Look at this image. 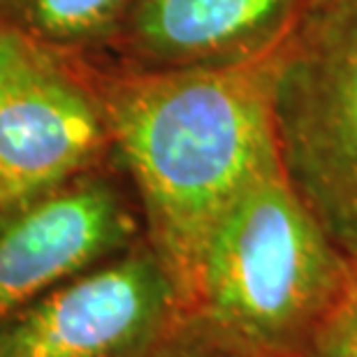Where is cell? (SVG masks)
Wrapping results in <instances>:
<instances>
[{"instance_id":"obj_1","label":"cell","mask_w":357,"mask_h":357,"mask_svg":"<svg viewBox=\"0 0 357 357\" xmlns=\"http://www.w3.org/2000/svg\"><path fill=\"white\" fill-rule=\"evenodd\" d=\"M281 45L225 66L112 77L98 96L107 135L142 195L151 248L183 311L220 218L260 176L283 167L274 128Z\"/></svg>"},{"instance_id":"obj_2","label":"cell","mask_w":357,"mask_h":357,"mask_svg":"<svg viewBox=\"0 0 357 357\" xmlns=\"http://www.w3.org/2000/svg\"><path fill=\"white\" fill-rule=\"evenodd\" d=\"M353 283L355 265L278 167L220 218L188 311L262 351L309 357Z\"/></svg>"},{"instance_id":"obj_3","label":"cell","mask_w":357,"mask_h":357,"mask_svg":"<svg viewBox=\"0 0 357 357\" xmlns=\"http://www.w3.org/2000/svg\"><path fill=\"white\" fill-rule=\"evenodd\" d=\"M274 128L292 188L357 265V0H313L285 38Z\"/></svg>"},{"instance_id":"obj_4","label":"cell","mask_w":357,"mask_h":357,"mask_svg":"<svg viewBox=\"0 0 357 357\" xmlns=\"http://www.w3.org/2000/svg\"><path fill=\"white\" fill-rule=\"evenodd\" d=\"M181 299L151 246L59 283L0 325V357H153Z\"/></svg>"},{"instance_id":"obj_5","label":"cell","mask_w":357,"mask_h":357,"mask_svg":"<svg viewBox=\"0 0 357 357\" xmlns=\"http://www.w3.org/2000/svg\"><path fill=\"white\" fill-rule=\"evenodd\" d=\"M135 225L102 181L14 206L0 220V325L128 241Z\"/></svg>"},{"instance_id":"obj_6","label":"cell","mask_w":357,"mask_h":357,"mask_svg":"<svg viewBox=\"0 0 357 357\" xmlns=\"http://www.w3.org/2000/svg\"><path fill=\"white\" fill-rule=\"evenodd\" d=\"M96 100L52 68L0 82V206L42 197L100 151Z\"/></svg>"},{"instance_id":"obj_7","label":"cell","mask_w":357,"mask_h":357,"mask_svg":"<svg viewBox=\"0 0 357 357\" xmlns=\"http://www.w3.org/2000/svg\"><path fill=\"white\" fill-rule=\"evenodd\" d=\"M313 0H135L128 38L155 68L239 63L276 49Z\"/></svg>"},{"instance_id":"obj_8","label":"cell","mask_w":357,"mask_h":357,"mask_svg":"<svg viewBox=\"0 0 357 357\" xmlns=\"http://www.w3.org/2000/svg\"><path fill=\"white\" fill-rule=\"evenodd\" d=\"M130 0H24L26 19L52 40H79L112 24Z\"/></svg>"},{"instance_id":"obj_9","label":"cell","mask_w":357,"mask_h":357,"mask_svg":"<svg viewBox=\"0 0 357 357\" xmlns=\"http://www.w3.org/2000/svg\"><path fill=\"white\" fill-rule=\"evenodd\" d=\"M153 357H285L227 337L197 313L181 311Z\"/></svg>"},{"instance_id":"obj_10","label":"cell","mask_w":357,"mask_h":357,"mask_svg":"<svg viewBox=\"0 0 357 357\" xmlns=\"http://www.w3.org/2000/svg\"><path fill=\"white\" fill-rule=\"evenodd\" d=\"M309 357H357V281L318 330Z\"/></svg>"},{"instance_id":"obj_11","label":"cell","mask_w":357,"mask_h":357,"mask_svg":"<svg viewBox=\"0 0 357 357\" xmlns=\"http://www.w3.org/2000/svg\"><path fill=\"white\" fill-rule=\"evenodd\" d=\"M40 68H52L47 54L24 35L0 28V82Z\"/></svg>"},{"instance_id":"obj_12","label":"cell","mask_w":357,"mask_h":357,"mask_svg":"<svg viewBox=\"0 0 357 357\" xmlns=\"http://www.w3.org/2000/svg\"><path fill=\"white\" fill-rule=\"evenodd\" d=\"M355 281H357V265H355Z\"/></svg>"}]
</instances>
